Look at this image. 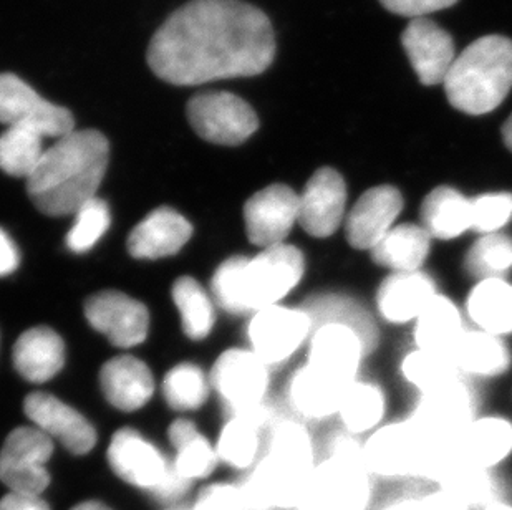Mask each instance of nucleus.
<instances>
[{"label": "nucleus", "mask_w": 512, "mask_h": 510, "mask_svg": "<svg viewBox=\"0 0 512 510\" xmlns=\"http://www.w3.org/2000/svg\"><path fill=\"white\" fill-rule=\"evenodd\" d=\"M461 461L491 469L512 453V424L504 418L474 419L456 444Z\"/></svg>", "instance_id": "nucleus-28"}, {"label": "nucleus", "mask_w": 512, "mask_h": 510, "mask_svg": "<svg viewBox=\"0 0 512 510\" xmlns=\"http://www.w3.org/2000/svg\"><path fill=\"white\" fill-rule=\"evenodd\" d=\"M85 317L97 332L103 333L118 348L136 347L148 337V308L115 290L88 297Z\"/></svg>", "instance_id": "nucleus-14"}, {"label": "nucleus", "mask_w": 512, "mask_h": 510, "mask_svg": "<svg viewBox=\"0 0 512 510\" xmlns=\"http://www.w3.org/2000/svg\"><path fill=\"white\" fill-rule=\"evenodd\" d=\"M458 0H380V4L392 14L403 15L410 19H420L438 10L453 7Z\"/></svg>", "instance_id": "nucleus-46"}, {"label": "nucleus", "mask_w": 512, "mask_h": 510, "mask_svg": "<svg viewBox=\"0 0 512 510\" xmlns=\"http://www.w3.org/2000/svg\"><path fill=\"white\" fill-rule=\"evenodd\" d=\"M189 487H191V481L181 476V474L174 469L173 464H171V469L168 471V474H166L165 479L151 491V494L155 496L156 501L174 506V504H178L179 499L189 491Z\"/></svg>", "instance_id": "nucleus-48"}, {"label": "nucleus", "mask_w": 512, "mask_h": 510, "mask_svg": "<svg viewBox=\"0 0 512 510\" xmlns=\"http://www.w3.org/2000/svg\"><path fill=\"white\" fill-rule=\"evenodd\" d=\"M312 318L305 310L272 305L252 315L249 342L252 352L267 366L284 363L292 357L312 332Z\"/></svg>", "instance_id": "nucleus-13"}, {"label": "nucleus", "mask_w": 512, "mask_h": 510, "mask_svg": "<svg viewBox=\"0 0 512 510\" xmlns=\"http://www.w3.org/2000/svg\"><path fill=\"white\" fill-rule=\"evenodd\" d=\"M163 395L166 403L176 411L201 408L209 396L208 378L199 366L179 363L165 376Z\"/></svg>", "instance_id": "nucleus-40"}, {"label": "nucleus", "mask_w": 512, "mask_h": 510, "mask_svg": "<svg viewBox=\"0 0 512 510\" xmlns=\"http://www.w3.org/2000/svg\"><path fill=\"white\" fill-rule=\"evenodd\" d=\"M368 471L380 476H425L430 479L440 462L455 449L430 443L410 419L377 429L363 446Z\"/></svg>", "instance_id": "nucleus-5"}, {"label": "nucleus", "mask_w": 512, "mask_h": 510, "mask_svg": "<svg viewBox=\"0 0 512 510\" xmlns=\"http://www.w3.org/2000/svg\"><path fill=\"white\" fill-rule=\"evenodd\" d=\"M191 510H239V492L232 484H213L199 492Z\"/></svg>", "instance_id": "nucleus-45"}, {"label": "nucleus", "mask_w": 512, "mask_h": 510, "mask_svg": "<svg viewBox=\"0 0 512 510\" xmlns=\"http://www.w3.org/2000/svg\"><path fill=\"white\" fill-rule=\"evenodd\" d=\"M441 491L450 492L464 502L469 509H486L498 502V487L488 469L469 466L466 462L456 461L450 469L438 479Z\"/></svg>", "instance_id": "nucleus-35"}, {"label": "nucleus", "mask_w": 512, "mask_h": 510, "mask_svg": "<svg viewBox=\"0 0 512 510\" xmlns=\"http://www.w3.org/2000/svg\"><path fill=\"white\" fill-rule=\"evenodd\" d=\"M271 421V409L264 403L234 414L219 436L218 458L236 469H247L261 451V429Z\"/></svg>", "instance_id": "nucleus-27"}, {"label": "nucleus", "mask_w": 512, "mask_h": 510, "mask_svg": "<svg viewBox=\"0 0 512 510\" xmlns=\"http://www.w3.org/2000/svg\"><path fill=\"white\" fill-rule=\"evenodd\" d=\"M446 97L466 115H486L506 100L512 88V40L486 35L455 58L446 75Z\"/></svg>", "instance_id": "nucleus-3"}, {"label": "nucleus", "mask_w": 512, "mask_h": 510, "mask_svg": "<svg viewBox=\"0 0 512 510\" xmlns=\"http://www.w3.org/2000/svg\"><path fill=\"white\" fill-rule=\"evenodd\" d=\"M484 510H512V506L504 504V502H494L491 506L486 507Z\"/></svg>", "instance_id": "nucleus-55"}, {"label": "nucleus", "mask_w": 512, "mask_h": 510, "mask_svg": "<svg viewBox=\"0 0 512 510\" xmlns=\"http://www.w3.org/2000/svg\"><path fill=\"white\" fill-rule=\"evenodd\" d=\"M193 236V226L171 207L150 212L128 237V252L135 259H163L178 254Z\"/></svg>", "instance_id": "nucleus-22"}, {"label": "nucleus", "mask_w": 512, "mask_h": 510, "mask_svg": "<svg viewBox=\"0 0 512 510\" xmlns=\"http://www.w3.org/2000/svg\"><path fill=\"white\" fill-rule=\"evenodd\" d=\"M247 237L256 246L284 244L299 222V194L285 184H272L254 194L244 206Z\"/></svg>", "instance_id": "nucleus-15"}, {"label": "nucleus", "mask_w": 512, "mask_h": 510, "mask_svg": "<svg viewBox=\"0 0 512 510\" xmlns=\"http://www.w3.org/2000/svg\"><path fill=\"white\" fill-rule=\"evenodd\" d=\"M211 383L234 416L264 403L269 366L252 350L231 348L214 363Z\"/></svg>", "instance_id": "nucleus-12"}, {"label": "nucleus", "mask_w": 512, "mask_h": 510, "mask_svg": "<svg viewBox=\"0 0 512 510\" xmlns=\"http://www.w3.org/2000/svg\"><path fill=\"white\" fill-rule=\"evenodd\" d=\"M436 295L433 280L420 270L392 274L378 289V310L390 323L416 322Z\"/></svg>", "instance_id": "nucleus-23"}, {"label": "nucleus", "mask_w": 512, "mask_h": 510, "mask_svg": "<svg viewBox=\"0 0 512 510\" xmlns=\"http://www.w3.org/2000/svg\"><path fill=\"white\" fill-rule=\"evenodd\" d=\"M347 206V184L332 168H320L312 174L299 196V224L312 237L332 236L342 226Z\"/></svg>", "instance_id": "nucleus-16"}, {"label": "nucleus", "mask_w": 512, "mask_h": 510, "mask_svg": "<svg viewBox=\"0 0 512 510\" xmlns=\"http://www.w3.org/2000/svg\"><path fill=\"white\" fill-rule=\"evenodd\" d=\"M503 140L504 145L508 146V150L512 153V115L503 125Z\"/></svg>", "instance_id": "nucleus-52"}, {"label": "nucleus", "mask_w": 512, "mask_h": 510, "mask_svg": "<svg viewBox=\"0 0 512 510\" xmlns=\"http://www.w3.org/2000/svg\"><path fill=\"white\" fill-rule=\"evenodd\" d=\"M171 444L176 449L173 466L188 481L211 476L219 458L208 439L199 433L196 424L189 419H176L168 429Z\"/></svg>", "instance_id": "nucleus-34"}, {"label": "nucleus", "mask_w": 512, "mask_h": 510, "mask_svg": "<svg viewBox=\"0 0 512 510\" xmlns=\"http://www.w3.org/2000/svg\"><path fill=\"white\" fill-rule=\"evenodd\" d=\"M246 262V257H231L219 265L213 277V294L218 304L226 312L234 315H244L246 308L242 304L241 295V270Z\"/></svg>", "instance_id": "nucleus-44"}, {"label": "nucleus", "mask_w": 512, "mask_h": 510, "mask_svg": "<svg viewBox=\"0 0 512 510\" xmlns=\"http://www.w3.org/2000/svg\"><path fill=\"white\" fill-rule=\"evenodd\" d=\"M463 318L453 300L436 295L433 302L416 318L415 340L418 350L451 355L463 337Z\"/></svg>", "instance_id": "nucleus-30"}, {"label": "nucleus", "mask_w": 512, "mask_h": 510, "mask_svg": "<svg viewBox=\"0 0 512 510\" xmlns=\"http://www.w3.org/2000/svg\"><path fill=\"white\" fill-rule=\"evenodd\" d=\"M72 510H112L110 507L105 506V504H102V502L97 501H90V502H83V504H80V506L73 507Z\"/></svg>", "instance_id": "nucleus-53"}, {"label": "nucleus", "mask_w": 512, "mask_h": 510, "mask_svg": "<svg viewBox=\"0 0 512 510\" xmlns=\"http://www.w3.org/2000/svg\"><path fill=\"white\" fill-rule=\"evenodd\" d=\"M474 396L463 378L421 395L410 421L430 443L456 449L474 421Z\"/></svg>", "instance_id": "nucleus-8"}, {"label": "nucleus", "mask_w": 512, "mask_h": 510, "mask_svg": "<svg viewBox=\"0 0 512 510\" xmlns=\"http://www.w3.org/2000/svg\"><path fill=\"white\" fill-rule=\"evenodd\" d=\"M186 110L196 135L213 145H242L259 128L254 108L234 93H199L189 100Z\"/></svg>", "instance_id": "nucleus-7"}, {"label": "nucleus", "mask_w": 512, "mask_h": 510, "mask_svg": "<svg viewBox=\"0 0 512 510\" xmlns=\"http://www.w3.org/2000/svg\"><path fill=\"white\" fill-rule=\"evenodd\" d=\"M431 236L416 224L393 227L372 249V257L380 267L400 272H418L430 254Z\"/></svg>", "instance_id": "nucleus-31"}, {"label": "nucleus", "mask_w": 512, "mask_h": 510, "mask_svg": "<svg viewBox=\"0 0 512 510\" xmlns=\"http://www.w3.org/2000/svg\"><path fill=\"white\" fill-rule=\"evenodd\" d=\"M108 462L120 479L150 492L165 479L173 464L131 428L116 431L108 448Z\"/></svg>", "instance_id": "nucleus-18"}, {"label": "nucleus", "mask_w": 512, "mask_h": 510, "mask_svg": "<svg viewBox=\"0 0 512 510\" xmlns=\"http://www.w3.org/2000/svg\"><path fill=\"white\" fill-rule=\"evenodd\" d=\"M383 510H416L415 501H401Z\"/></svg>", "instance_id": "nucleus-54"}, {"label": "nucleus", "mask_w": 512, "mask_h": 510, "mask_svg": "<svg viewBox=\"0 0 512 510\" xmlns=\"http://www.w3.org/2000/svg\"><path fill=\"white\" fill-rule=\"evenodd\" d=\"M365 352L367 347L353 328L342 323H324L312 335L309 365L343 383H353Z\"/></svg>", "instance_id": "nucleus-21"}, {"label": "nucleus", "mask_w": 512, "mask_h": 510, "mask_svg": "<svg viewBox=\"0 0 512 510\" xmlns=\"http://www.w3.org/2000/svg\"><path fill=\"white\" fill-rule=\"evenodd\" d=\"M0 510H50L49 504L37 496H22L9 492L0 501Z\"/></svg>", "instance_id": "nucleus-51"}, {"label": "nucleus", "mask_w": 512, "mask_h": 510, "mask_svg": "<svg viewBox=\"0 0 512 510\" xmlns=\"http://www.w3.org/2000/svg\"><path fill=\"white\" fill-rule=\"evenodd\" d=\"M110 143L97 130H73L45 151L39 166L27 179L30 199L45 216L77 214L107 173Z\"/></svg>", "instance_id": "nucleus-2"}, {"label": "nucleus", "mask_w": 512, "mask_h": 510, "mask_svg": "<svg viewBox=\"0 0 512 510\" xmlns=\"http://www.w3.org/2000/svg\"><path fill=\"white\" fill-rule=\"evenodd\" d=\"M451 358L461 373L484 378L501 375L511 365V355L501 337L483 330H466L451 352Z\"/></svg>", "instance_id": "nucleus-33"}, {"label": "nucleus", "mask_w": 512, "mask_h": 510, "mask_svg": "<svg viewBox=\"0 0 512 510\" xmlns=\"http://www.w3.org/2000/svg\"><path fill=\"white\" fill-rule=\"evenodd\" d=\"M403 211V196L393 186L368 189L348 214L345 231L350 246L358 251H372Z\"/></svg>", "instance_id": "nucleus-20"}, {"label": "nucleus", "mask_w": 512, "mask_h": 510, "mask_svg": "<svg viewBox=\"0 0 512 510\" xmlns=\"http://www.w3.org/2000/svg\"><path fill=\"white\" fill-rule=\"evenodd\" d=\"M350 383L332 378L319 368L305 365L295 371L289 383V403L292 408L310 419H325L339 413L343 393Z\"/></svg>", "instance_id": "nucleus-25"}, {"label": "nucleus", "mask_w": 512, "mask_h": 510, "mask_svg": "<svg viewBox=\"0 0 512 510\" xmlns=\"http://www.w3.org/2000/svg\"><path fill=\"white\" fill-rule=\"evenodd\" d=\"M471 229L479 234H498L512 219V194H481L471 199Z\"/></svg>", "instance_id": "nucleus-43"}, {"label": "nucleus", "mask_w": 512, "mask_h": 510, "mask_svg": "<svg viewBox=\"0 0 512 510\" xmlns=\"http://www.w3.org/2000/svg\"><path fill=\"white\" fill-rule=\"evenodd\" d=\"M368 502V467L357 462L329 458L315 467L297 510H365Z\"/></svg>", "instance_id": "nucleus-11"}, {"label": "nucleus", "mask_w": 512, "mask_h": 510, "mask_svg": "<svg viewBox=\"0 0 512 510\" xmlns=\"http://www.w3.org/2000/svg\"><path fill=\"white\" fill-rule=\"evenodd\" d=\"M340 419L347 433L362 434L377 428L385 414V396L382 390L367 381H353L343 393L339 409Z\"/></svg>", "instance_id": "nucleus-36"}, {"label": "nucleus", "mask_w": 512, "mask_h": 510, "mask_svg": "<svg viewBox=\"0 0 512 510\" xmlns=\"http://www.w3.org/2000/svg\"><path fill=\"white\" fill-rule=\"evenodd\" d=\"M65 365V343L49 327L30 328L20 335L14 347V366L30 383H45Z\"/></svg>", "instance_id": "nucleus-26"}, {"label": "nucleus", "mask_w": 512, "mask_h": 510, "mask_svg": "<svg viewBox=\"0 0 512 510\" xmlns=\"http://www.w3.org/2000/svg\"><path fill=\"white\" fill-rule=\"evenodd\" d=\"M276 57V35L261 9L242 0H191L156 30L148 65L176 87L256 77Z\"/></svg>", "instance_id": "nucleus-1"}, {"label": "nucleus", "mask_w": 512, "mask_h": 510, "mask_svg": "<svg viewBox=\"0 0 512 510\" xmlns=\"http://www.w3.org/2000/svg\"><path fill=\"white\" fill-rule=\"evenodd\" d=\"M315 467L309 433L297 421L282 419L271 429L266 453L251 476L276 509H299Z\"/></svg>", "instance_id": "nucleus-4"}, {"label": "nucleus", "mask_w": 512, "mask_h": 510, "mask_svg": "<svg viewBox=\"0 0 512 510\" xmlns=\"http://www.w3.org/2000/svg\"><path fill=\"white\" fill-rule=\"evenodd\" d=\"M20 254L14 241L7 236V232L0 227V277L14 274L19 267Z\"/></svg>", "instance_id": "nucleus-50"}, {"label": "nucleus", "mask_w": 512, "mask_h": 510, "mask_svg": "<svg viewBox=\"0 0 512 510\" xmlns=\"http://www.w3.org/2000/svg\"><path fill=\"white\" fill-rule=\"evenodd\" d=\"M24 411L35 428L57 438L70 453L83 456L97 444V431L82 414L49 393H32L24 401Z\"/></svg>", "instance_id": "nucleus-19"}, {"label": "nucleus", "mask_w": 512, "mask_h": 510, "mask_svg": "<svg viewBox=\"0 0 512 510\" xmlns=\"http://www.w3.org/2000/svg\"><path fill=\"white\" fill-rule=\"evenodd\" d=\"M305 260L297 247L289 244L267 247L254 259H246L241 270L242 304L246 313L279 305L285 295L304 277Z\"/></svg>", "instance_id": "nucleus-6"}, {"label": "nucleus", "mask_w": 512, "mask_h": 510, "mask_svg": "<svg viewBox=\"0 0 512 510\" xmlns=\"http://www.w3.org/2000/svg\"><path fill=\"white\" fill-rule=\"evenodd\" d=\"M401 45L423 85H443L456 58L455 42L445 29L426 17L411 19Z\"/></svg>", "instance_id": "nucleus-17"}, {"label": "nucleus", "mask_w": 512, "mask_h": 510, "mask_svg": "<svg viewBox=\"0 0 512 510\" xmlns=\"http://www.w3.org/2000/svg\"><path fill=\"white\" fill-rule=\"evenodd\" d=\"M239 510H276L266 492L257 484L251 472L237 484Z\"/></svg>", "instance_id": "nucleus-47"}, {"label": "nucleus", "mask_w": 512, "mask_h": 510, "mask_svg": "<svg viewBox=\"0 0 512 510\" xmlns=\"http://www.w3.org/2000/svg\"><path fill=\"white\" fill-rule=\"evenodd\" d=\"M173 300L178 307L183 330L191 340H203L214 327V307L199 282L181 277L173 285Z\"/></svg>", "instance_id": "nucleus-38"}, {"label": "nucleus", "mask_w": 512, "mask_h": 510, "mask_svg": "<svg viewBox=\"0 0 512 510\" xmlns=\"http://www.w3.org/2000/svg\"><path fill=\"white\" fill-rule=\"evenodd\" d=\"M416 510H469L464 502L450 492L438 491L415 501Z\"/></svg>", "instance_id": "nucleus-49"}, {"label": "nucleus", "mask_w": 512, "mask_h": 510, "mask_svg": "<svg viewBox=\"0 0 512 510\" xmlns=\"http://www.w3.org/2000/svg\"><path fill=\"white\" fill-rule=\"evenodd\" d=\"M100 383L105 398L121 411L143 408L155 393L150 368L130 355L107 361L100 371Z\"/></svg>", "instance_id": "nucleus-24"}, {"label": "nucleus", "mask_w": 512, "mask_h": 510, "mask_svg": "<svg viewBox=\"0 0 512 510\" xmlns=\"http://www.w3.org/2000/svg\"><path fill=\"white\" fill-rule=\"evenodd\" d=\"M0 123L24 126L44 138H63L75 130L67 108L47 102L29 83L12 73H0Z\"/></svg>", "instance_id": "nucleus-10"}, {"label": "nucleus", "mask_w": 512, "mask_h": 510, "mask_svg": "<svg viewBox=\"0 0 512 510\" xmlns=\"http://www.w3.org/2000/svg\"><path fill=\"white\" fill-rule=\"evenodd\" d=\"M401 371L406 381L416 386L421 395L461 380V371L455 360L446 353L416 350L403 360Z\"/></svg>", "instance_id": "nucleus-39"}, {"label": "nucleus", "mask_w": 512, "mask_h": 510, "mask_svg": "<svg viewBox=\"0 0 512 510\" xmlns=\"http://www.w3.org/2000/svg\"><path fill=\"white\" fill-rule=\"evenodd\" d=\"M112 222L110 207L100 198L83 204L75 214L72 229L68 232L67 246L75 254H85L105 236Z\"/></svg>", "instance_id": "nucleus-42"}, {"label": "nucleus", "mask_w": 512, "mask_h": 510, "mask_svg": "<svg viewBox=\"0 0 512 510\" xmlns=\"http://www.w3.org/2000/svg\"><path fill=\"white\" fill-rule=\"evenodd\" d=\"M471 199L450 186L433 189L421 206V222L431 237L450 241L471 231Z\"/></svg>", "instance_id": "nucleus-29"}, {"label": "nucleus", "mask_w": 512, "mask_h": 510, "mask_svg": "<svg viewBox=\"0 0 512 510\" xmlns=\"http://www.w3.org/2000/svg\"><path fill=\"white\" fill-rule=\"evenodd\" d=\"M464 265L476 279H503V275L512 269L511 237L486 234L469 249Z\"/></svg>", "instance_id": "nucleus-41"}, {"label": "nucleus", "mask_w": 512, "mask_h": 510, "mask_svg": "<svg viewBox=\"0 0 512 510\" xmlns=\"http://www.w3.org/2000/svg\"><path fill=\"white\" fill-rule=\"evenodd\" d=\"M466 307L479 330L496 337L512 333V285L506 280H479Z\"/></svg>", "instance_id": "nucleus-32"}, {"label": "nucleus", "mask_w": 512, "mask_h": 510, "mask_svg": "<svg viewBox=\"0 0 512 510\" xmlns=\"http://www.w3.org/2000/svg\"><path fill=\"white\" fill-rule=\"evenodd\" d=\"M52 453L54 443L44 431L30 426L14 429L0 451V482L15 494L40 497L50 484L45 464Z\"/></svg>", "instance_id": "nucleus-9"}, {"label": "nucleus", "mask_w": 512, "mask_h": 510, "mask_svg": "<svg viewBox=\"0 0 512 510\" xmlns=\"http://www.w3.org/2000/svg\"><path fill=\"white\" fill-rule=\"evenodd\" d=\"M44 136L37 131L12 126L0 135V169L14 178L29 179L44 156Z\"/></svg>", "instance_id": "nucleus-37"}, {"label": "nucleus", "mask_w": 512, "mask_h": 510, "mask_svg": "<svg viewBox=\"0 0 512 510\" xmlns=\"http://www.w3.org/2000/svg\"><path fill=\"white\" fill-rule=\"evenodd\" d=\"M165 510H191V504H188V502H178V504H174V506H170Z\"/></svg>", "instance_id": "nucleus-56"}]
</instances>
